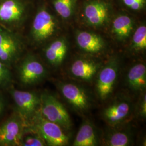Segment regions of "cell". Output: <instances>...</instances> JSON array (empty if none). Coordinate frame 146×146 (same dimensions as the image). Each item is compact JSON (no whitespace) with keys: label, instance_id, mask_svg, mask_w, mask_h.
I'll list each match as a JSON object with an SVG mask.
<instances>
[{"label":"cell","instance_id":"cell-5","mask_svg":"<svg viewBox=\"0 0 146 146\" xmlns=\"http://www.w3.org/2000/svg\"><path fill=\"white\" fill-rule=\"evenodd\" d=\"M119 71V61L112 58L107 63L98 74L96 90L101 100L109 98L113 93Z\"/></svg>","mask_w":146,"mask_h":146},{"label":"cell","instance_id":"cell-6","mask_svg":"<svg viewBox=\"0 0 146 146\" xmlns=\"http://www.w3.org/2000/svg\"><path fill=\"white\" fill-rule=\"evenodd\" d=\"M57 22L47 10L42 9L35 16L31 27V36L34 41L43 42L54 35L57 29Z\"/></svg>","mask_w":146,"mask_h":146},{"label":"cell","instance_id":"cell-17","mask_svg":"<svg viewBox=\"0 0 146 146\" xmlns=\"http://www.w3.org/2000/svg\"><path fill=\"white\" fill-rule=\"evenodd\" d=\"M98 136L95 127L89 121L84 122L80 126L73 142V146H94L98 144Z\"/></svg>","mask_w":146,"mask_h":146},{"label":"cell","instance_id":"cell-10","mask_svg":"<svg viewBox=\"0 0 146 146\" xmlns=\"http://www.w3.org/2000/svg\"><path fill=\"white\" fill-rule=\"evenodd\" d=\"M132 109V104L129 100L119 99L104 108L102 116L110 125H119L130 116Z\"/></svg>","mask_w":146,"mask_h":146},{"label":"cell","instance_id":"cell-7","mask_svg":"<svg viewBox=\"0 0 146 146\" xmlns=\"http://www.w3.org/2000/svg\"><path fill=\"white\" fill-rule=\"evenodd\" d=\"M60 92L73 108L81 113L87 111L90 107V100L86 90L75 84L61 82L60 84Z\"/></svg>","mask_w":146,"mask_h":146},{"label":"cell","instance_id":"cell-18","mask_svg":"<svg viewBox=\"0 0 146 146\" xmlns=\"http://www.w3.org/2000/svg\"><path fill=\"white\" fill-rule=\"evenodd\" d=\"M133 28V21L128 16H119L113 22L112 31L120 41L125 40L129 36Z\"/></svg>","mask_w":146,"mask_h":146},{"label":"cell","instance_id":"cell-3","mask_svg":"<svg viewBox=\"0 0 146 146\" xmlns=\"http://www.w3.org/2000/svg\"><path fill=\"white\" fill-rule=\"evenodd\" d=\"M39 135L47 145L50 146H66L68 143L69 137L65 130L60 125L44 119L40 111L33 120Z\"/></svg>","mask_w":146,"mask_h":146},{"label":"cell","instance_id":"cell-16","mask_svg":"<svg viewBox=\"0 0 146 146\" xmlns=\"http://www.w3.org/2000/svg\"><path fill=\"white\" fill-rule=\"evenodd\" d=\"M127 84L134 92L143 91L146 87V67L145 64L138 63L131 67L127 75Z\"/></svg>","mask_w":146,"mask_h":146},{"label":"cell","instance_id":"cell-20","mask_svg":"<svg viewBox=\"0 0 146 146\" xmlns=\"http://www.w3.org/2000/svg\"><path fill=\"white\" fill-rule=\"evenodd\" d=\"M76 2V0H54L53 5L59 15L68 19L73 14Z\"/></svg>","mask_w":146,"mask_h":146},{"label":"cell","instance_id":"cell-4","mask_svg":"<svg viewBox=\"0 0 146 146\" xmlns=\"http://www.w3.org/2000/svg\"><path fill=\"white\" fill-rule=\"evenodd\" d=\"M22 49L19 37L0 26V61L9 67L19 59Z\"/></svg>","mask_w":146,"mask_h":146},{"label":"cell","instance_id":"cell-22","mask_svg":"<svg viewBox=\"0 0 146 146\" xmlns=\"http://www.w3.org/2000/svg\"><path fill=\"white\" fill-rule=\"evenodd\" d=\"M46 144L45 141L40 135H29L22 137L20 146H46Z\"/></svg>","mask_w":146,"mask_h":146},{"label":"cell","instance_id":"cell-23","mask_svg":"<svg viewBox=\"0 0 146 146\" xmlns=\"http://www.w3.org/2000/svg\"><path fill=\"white\" fill-rule=\"evenodd\" d=\"M11 74L8 67L0 61V87L6 86L11 82Z\"/></svg>","mask_w":146,"mask_h":146},{"label":"cell","instance_id":"cell-1","mask_svg":"<svg viewBox=\"0 0 146 146\" xmlns=\"http://www.w3.org/2000/svg\"><path fill=\"white\" fill-rule=\"evenodd\" d=\"M40 113L44 119L69 131L72 126L70 117L65 107L54 96L48 93L40 95Z\"/></svg>","mask_w":146,"mask_h":146},{"label":"cell","instance_id":"cell-19","mask_svg":"<svg viewBox=\"0 0 146 146\" xmlns=\"http://www.w3.org/2000/svg\"><path fill=\"white\" fill-rule=\"evenodd\" d=\"M130 131L125 129H113L108 133L104 139L106 146H129L131 142Z\"/></svg>","mask_w":146,"mask_h":146},{"label":"cell","instance_id":"cell-24","mask_svg":"<svg viewBox=\"0 0 146 146\" xmlns=\"http://www.w3.org/2000/svg\"><path fill=\"white\" fill-rule=\"evenodd\" d=\"M126 6L133 10H140L145 5L146 0H122Z\"/></svg>","mask_w":146,"mask_h":146},{"label":"cell","instance_id":"cell-25","mask_svg":"<svg viewBox=\"0 0 146 146\" xmlns=\"http://www.w3.org/2000/svg\"><path fill=\"white\" fill-rule=\"evenodd\" d=\"M139 113L141 117L145 118L146 116V94L142 96L139 106Z\"/></svg>","mask_w":146,"mask_h":146},{"label":"cell","instance_id":"cell-8","mask_svg":"<svg viewBox=\"0 0 146 146\" xmlns=\"http://www.w3.org/2000/svg\"><path fill=\"white\" fill-rule=\"evenodd\" d=\"M47 73L45 67L36 57L28 55L21 63L19 69V78L23 84L31 85L40 82Z\"/></svg>","mask_w":146,"mask_h":146},{"label":"cell","instance_id":"cell-26","mask_svg":"<svg viewBox=\"0 0 146 146\" xmlns=\"http://www.w3.org/2000/svg\"><path fill=\"white\" fill-rule=\"evenodd\" d=\"M5 107V103L4 100L2 98L1 96H0V115L2 113Z\"/></svg>","mask_w":146,"mask_h":146},{"label":"cell","instance_id":"cell-11","mask_svg":"<svg viewBox=\"0 0 146 146\" xmlns=\"http://www.w3.org/2000/svg\"><path fill=\"white\" fill-rule=\"evenodd\" d=\"M25 14V5L21 0L0 1V22L7 25H17Z\"/></svg>","mask_w":146,"mask_h":146},{"label":"cell","instance_id":"cell-15","mask_svg":"<svg viewBox=\"0 0 146 146\" xmlns=\"http://www.w3.org/2000/svg\"><path fill=\"white\" fill-rule=\"evenodd\" d=\"M68 51L67 41L63 38L58 39L48 46L44 50V56L49 64L54 67L60 66Z\"/></svg>","mask_w":146,"mask_h":146},{"label":"cell","instance_id":"cell-14","mask_svg":"<svg viewBox=\"0 0 146 146\" xmlns=\"http://www.w3.org/2000/svg\"><path fill=\"white\" fill-rule=\"evenodd\" d=\"M76 42L78 47L85 52L96 54L104 48V42L98 34L88 31H79L76 35Z\"/></svg>","mask_w":146,"mask_h":146},{"label":"cell","instance_id":"cell-2","mask_svg":"<svg viewBox=\"0 0 146 146\" xmlns=\"http://www.w3.org/2000/svg\"><path fill=\"white\" fill-rule=\"evenodd\" d=\"M10 92L23 124L33 122L40 111V96L35 93L15 89H12Z\"/></svg>","mask_w":146,"mask_h":146},{"label":"cell","instance_id":"cell-12","mask_svg":"<svg viewBox=\"0 0 146 146\" xmlns=\"http://www.w3.org/2000/svg\"><path fill=\"white\" fill-rule=\"evenodd\" d=\"M109 8L102 1H94L87 3L84 9L85 19L89 25L95 27L105 25L109 18Z\"/></svg>","mask_w":146,"mask_h":146},{"label":"cell","instance_id":"cell-21","mask_svg":"<svg viewBox=\"0 0 146 146\" xmlns=\"http://www.w3.org/2000/svg\"><path fill=\"white\" fill-rule=\"evenodd\" d=\"M146 48V27H139L134 32L131 42V49L135 52H140Z\"/></svg>","mask_w":146,"mask_h":146},{"label":"cell","instance_id":"cell-9","mask_svg":"<svg viewBox=\"0 0 146 146\" xmlns=\"http://www.w3.org/2000/svg\"><path fill=\"white\" fill-rule=\"evenodd\" d=\"M23 123L18 116H13L0 125V146H20Z\"/></svg>","mask_w":146,"mask_h":146},{"label":"cell","instance_id":"cell-13","mask_svg":"<svg viewBox=\"0 0 146 146\" xmlns=\"http://www.w3.org/2000/svg\"><path fill=\"white\" fill-rule=\"evenodd\" d=\"M99 63L90 59L79 58L73 61L69 69L71 75L83 81H92L99 72Z\"/></svg>","mask_w":146,"mask_h":146}]
</instances>
